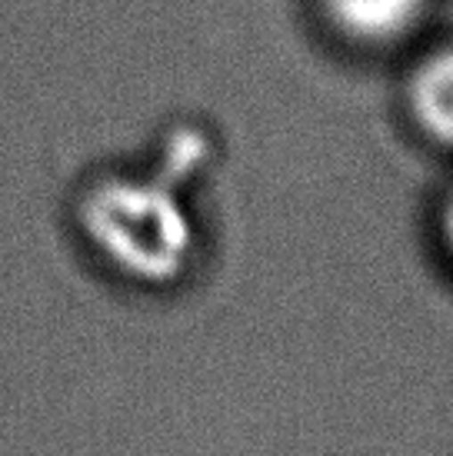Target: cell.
Wrapping results in <instances>:
<instances>
[{"label":"cell","instance_id":"6da1fadb","mask_svg":"<svg viewBox=\"0 0 453 456\" xmlns=\"http://www.w3.org/2000/svg\"><path fill=\"white\" fill-rule=\"evenodd\" d=\"M80 230L113 273L167 287L197 254V224L184 197L153 177H107L80 203Z\"/></svg>","mask_w":453,"mask_h":456},{"label":"cell","instance_id":"7a4b0ae2","mask_svg":"<svg viewBox=\"0 0 453 456\" xmlns=\"http://www.w3.org/2000/svg\"><path fill=\"white\" fill-rule=\"evenodd\" d=\"M327 24L357 47H397L427 20L430 0H320Z\"/></svg>","mask_w":453,"mask_h":456},{"label":"cell","instance_id":"3957f363","mask_svg":"<svg viewBox=\"0 0 453 456\" xmlns=\"http://www.w3.org/2000/svg\"><path fill=\"white\" fill-rule=\"evenodd\" d=\"M403 101L416 134L453 153V40L437 44L416 61L407 77Z\"/></svg>","mask_w":453,"mask_h":456},{"label":"cell","instance_id":"277c9868","mask_svg":"<svg viewBox=\"0 0 453 456\" xmlns=\"http://www.w3.org/2000/svg\"><path fill=\"white\" fill-rule=\"evenodd\" d=\"M433 230H437L441 254L447 256V264L453 266V187L443 193L441 207H437V220H433Z\"/></svg>","mask_w":453,"mask_h":456}]
</instances>
